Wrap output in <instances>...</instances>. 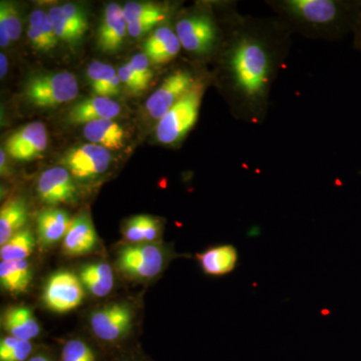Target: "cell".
I'll return each mask as SVG.
<instances>
[{
    "mask_svg": "<svg viewBox=\"0 0 361 361\" xmlns=\"http://www.w3.org/2000/svg\"><path fill=\"white\" fill-rule=\"evenodd\" d=\"M293 32L276 16H236L224 54L226 85L237 118L262 125Z\"/></svg>",
    "mask_w": 361,
    "mask_h": 361,
    "instance_id": "6da1fadb",
    "label": "cell"
},
{
    "mask_svg": "<svg viewBox=\"0 0 361 361\" xmlns=\"http://www.w3.org/2000/svg\"><path fill=\"white\" fill-rule=\"evenodd\" d=\"M266 4L292 32L310 39H343L353 35L361 20V1L355 0H270Z\"/></svg>",
    "mask_w": 361,
    "mask_h": 361,
    "instance_id": "7a4b0ae2",
    "label": "cell"
},
{
    "mask_svg": "<svg viewBox=\"0 0 361 361\" xmlns=\"http://www.w3.org/2000/svg\"><path fill=\"white\" fill-rule=\"evenodd\" d=\"M205 89L206 82L202 80L159 121L156 128L159 142L176 145L184 140L198 121Z\"/></svg>",
    "mask_w": 361,
    "mask_h": 361,
    "instance_id": "3957f363",
    "label": "cell"
},
{
    "mask_svg": "<svg viewBox=\"0 0 361 361\" xmlns=\"http://www.w3.org/2000/svg\"><path fill=\"white\" fill-rule=\"evenodd\" d=\"M80 92L77 78L68 71L37 73L25 85V94L39 108H54L68 103Z\"/></svg>",
    "mask_w": 361,
    "mask_h": 361,
    "instance_id": "277c9868",
    "label": "cell"
},
{
    "mask_svg": "<svg viewBox=\"0 0 361 361\" xmlns=\"http://www.w3.org/2000/svg\"><path fill=\"white\" fill-rule=\"evenodd\" d=\"M175 30L183 49L194 56H209L219 44V27L215 18L206 11L183 16L176 23Z\"/></svg>",
    "mask_w": 361,
    "mask_h": 361,
    "instance_id": "5b68a950",
    "label": "cell"
},
{
    "mask_svg": "<svg viewBox=\"0 0 361 361\" xmlns=\"http://www.w3.org/2000/svg\"><path fill=\"white\" fill-rule=\"evenodd\" d=\"M168 261L165 249L155 243L129 244L118 251V269L135 279L149 280L163 272Z\"/></svg>",
    "mask_w": 361,
    "mask_h": 361,
    "instance_id": "8992f818",
    "label": "cell"
},
{
    "mask_svg": "<svg viewBox=\"0 0 361 361\" xmlns=\"http://www.w3.org/2000/svg\"><path fill=\"white\" fill-rule=\"evenodd\" d=\"M202 80L188 68H180L165 78L158 90L147 99L146 110L154 120L160 121L183 97Z\"/></svg>",
    "mask_w": 361,
    "mask_h": 361,
    "instance_id": "52a82bcc",
    "label": "cell"
},
{
    "mask_svg": "<svg viewBox=\"0 0 361 361\" xmlns=\"http://www.w3.org/2000/svg\"><path fill=\"white\" fill-rule=\"evenodd\" d=\"M111 154L94 144H84L66 151L63 164L75 180H87L104 174L110 167Z\"/></svg>",
    "mask_w": 361,
    "mask_h": 361,
    "instance_id": "ba28073f",
    "label": "cell"
},
{
    "mask_svg": "<svg viewBox=\"0 0 361 361\" xmlns=\"http://www.w3.org/2000/svg\"><path fill=\"white\" fill-rule=\"evenodd\" d=\"M84 295L82 281L73 273L59 271L47 280L42 299L49 310L66 313L80 306Z\"/></svg>",
    "mask_w": 361,
    "mask_h": 361,
    "instance_id": "9c48e42d",
    "label": "cell"
},
{
    "mask_svg": "<svg viewBox=\"0 0 361 361\" xmlns=\"http://www.w3.org/2000/svg\"><path fill=\"white\" fill-rule=\"evenodd\" d=\"M133 318L134 314L127 304H110L90 315V329L97 339L113 344L127 336L132 327Z\"/></svg>",
    "mask_w": 361,
    "mask_h": 361,
    "instance_id": "30bf717a",
    "label": "cell"
},
{
    "mask_svg": "<svg viewBox=\"0 0 361 361\" xmlns=\"http://www.w3.org/2000/svg\"><path fill=\"white\" fill-rule=\"evenodd\" d=\"M37 193L42 203L58 206L77 201L78 190L75 178L68 169L54 167L44 170L40 174Z\"/></svg>",
    "mask_w": 361,
    "mask_h": 361,
    "instance_id": "8fae6325",
    "label": "cell"
},
{
    "mask_svg": "<svg viewBox=\"0 0 361 361\" xmlns=\"http://www.w3.org/2000/svg\"><path fill=\"white\" fill-rule=\"evenodd\" d=\"M49 144L47 127L44 123H26L14 132L6 142V151L16 161H32L44 154Z\"/></svg>",
    "mask_w": 361,
    "mask_h": 361,
    "instance_id": "7c38bea8",
    "label": "cell"
},
{
    "mask_svg": "<svg viewBox=\"0 0 361 361\" xmlns=\"http://www.w3.org/2000/svg\"><path fill=\"white\" fill-rule=\"evenodd\" d=\"M128 33V23L120 4H110L104 8L97 30V45L106 54L120 51Z\"/></svg>",
    "mask_w": 361,
    "mask_h": 361,
    "instance_id": "4fadbf2b",
    "label": "cell"
},
{
    "mask_svg": "<svg viewBox=\"0 0 361 361\" xmlns=\"http://www.w3.org/2000/svg\"><path fill=\"white\" fill-rule=\"evenodd\" d=\"M97 235L89 213L82 212L71 220L63 238V252L68 256H82L94 250Z\"/></svg>",
    "mask_w": 361,
    "mask_h": 361,
    "instance_id": "5bb4252c",
    "label": "cell"
},
{
    "mask_svg": "<svg viewBox=\"0 0 361 361\" xmlns=\"http://www.w3.org/2000/svg\"><path fill=\"white\" fill-rule=\"evenodd\" d=\"M120 104L106 97H92L82 99L71 109L68 118L71 123L85 125L94 121L113 120L120 116Z\"/></svg>",
    "mask_w": 361,
    "mask_h": 361,
    "instance_id": "9a60e30c",
    "label": "cell"
},
{
    "mask_svg": "<svg viewBox=\"0 0 361 361\" xmlns=\"http://www.w3.org/2000/svg\"><path fill=\"white\" fill-rule=\"evenodd\" d=\"M70 214L63 209L47 208L37 218V235L42 247H49L65 238L71 223Z\"/></svg>",
    "mask_w": 361,
    "mask_h": 361,
    "instance_id": "2e32d148",
    "label": "cell"
},
{
    "mask_svg": "<svg viewBox=\"0 0 361 361\" xmlns=\"http://www.w3.org/2000/svg\"><path fill=\"white\" fill-rule=\"evenodd\" d=\"M2 326L9 336L30 341L40 334L39 323L32 311L25 306L7 308L2 315Z\"/></svg>",
    "mask_w": 361,
    "mask_h": 361,
    "instance_id": "e0dca14e",
    "label": "cell"
},
{
    "mask_svg": "<svg viewBox=\"0 0 361 361\" xmlns=\"http://www.w3.org/2000/svg\"><path fill=\"white\" fill-rule=\"evenodd\" d=\"M202 270L210 276L229 274L238 264V251L233 245L210 247L196 255Z\"/></svg>",
    "mask_w": 361,
    "mask_h": 361,
    "instance_id": "ac0fdd59",
    "label": "cell"
},
{
    "mask_svg": "<svg viewBox=\"0 0 361 361\" xmlns=\"http://www.w3.org/2000/svg\"><path fill=\"white\" fill-rule=\"evenodd\" d=\"M82 134L92 144L99 145L109 151L121 149L125 145V130L122 126L113 120H99L85 123Z\"/></svg>",
    "mask_w": 361,
    "mask_h": 361,
    "instance_id": "d6986e66",
    "label": "cell"
},
{
    "mask_svg": "<svg viewBox=\"0 0 361 361\" xmlns=\"http://www.w3.org/2000/svg\"><path fill=\"white\" fill-rule=\"evenodd\" d=\"M32 279V271L27 259L1 261L0 282L4 290L11 294L25 293Z\"/></svg>",
    "mask_w": 361,
    "mask_h": 361,
    "instance_id": "ffe728a7",
    "label": "cell"
},
{
    "mask_svg": "<svg viewBox=\"0 0 361 361\" xmlns=\"http://www.w3.org/2000/svg\"><path fill=\"white\" fill-rule=\"evenodd\" d=\"M27 218V205L23 198L7 202L0 211V245H4L23 230Z\"/></svg>",
    "mask_w": 361,
    "mask_h": 361,
    "instance_id": "44dd1931",
    "label": "cell"
},
{
    "mask_svg": "<svg viewBox=\"0 0 361 361\" xmlns=\"http://www.w3.org/2000/svg\"><path fill=\"white\" fill-rule=\"evenodd\" d=\"M87 75L90 87L97 97H111L120 94L122 84L113 66L94 61L87 66Z\"/></svg>",
    "mask_w": 361,
    "mask_h": 361,
    "instance_id": "7402d4cb",
    "label": "cell"
},
{
    "mask_svg": "<svg viewBox=\"0 0 361 361\" xmlns=\"http://www.w3.org/2000/svg\"><path fill=\"white\" fill-rule=\"evenodd\" d=\"M80 281L94 296L104 297L114 288L113 269L108 263L97 262L84 266L80 273Z\"/></svg>",
    "mask_w": 361,
    "mask_h": 361,
    "instance_id": "603a6c76",
    "label": "cell"
},
{
    "mask_svg": "<svg viewBox=\"0 0 361 361\" xmlns=\"http://www.w3.org/2000/svg\"><path fill=\"white\" fill-rule=\"evenodd\" d=\"M35 247V235L30 228H25L0 248L1 261L26 260Z\"/></svg>",
    "mask_w": 361,
    "mask_h": 361,
    "instance_id": "cb8c5ba5",
    "label": "cell"
},
{
    "mask_svg": "<svg viewBox=\"0 0 361 361\" xmlns=\"http://www.w3.org/2000/svg\"><path fill=\"white\" fill-rule=\"evenodd\" d=\"M23 30L18 9L11 2H0V44L8 47L11 40L20 39Z\"/></svg>",
    "mask_w": 361,
    "mask_h": 361,
    "instance_id": "d4e9b609",
    "label": "cell"
},
{
    "mask_svg": "<svg viewBox=\"0 0 361 361\" xmlns=\"http://www.w3.org/2000/svg\"><path fill=\"white\" fill-rule=\"evenodd\" d=\"M167 13L165 7L152 2L130 1L123 6V14L128 23L145 18H158L165 20Z\"/></svg>",
    "mask_w": 361,
    "mask_h": 361,
    "instance_id": "484cf974",
    "label": "cell"
},
{
    "mask_svg": "<svg viewBox=\"0 0 361 361\" xmlns=\"http://www.w3.org/2000/svg\"><path fill=\"white\" fill-rule=\"evenodd\" d=\"M47 13H49L59 39L63 40L68 44H75L84 37V35L66 18L61 6L51 7Z\"/></svg>",
    "mask_w": 361,
    "mask_h": 361,
    "instance_id": "4316f807",
    "label": "cell"
},
{
    "mask_svg": "<svg viewBox=\"0 0 361 361\" xmlns=\"http://www.w3.org/2000/svg\"><path fill=\"white\" fill-rule=\"evenodd\" d=\"M61 361H99L96 350L80 338L66 342L61 351Z\"/></svg>",
    "mask_w": 361,
    "mask_h": 361,
    "instance_id": "83f0119b",
    "label": "cell"
},
{
    "mask_svg": "<svg viewBox=\"0 0 361 361\" xmlns=\"http://www.w3.org/2000/svg\"><path fill=\"white\" fill-rule=\"evenodd\" d=\"M30 25L35 28L42 35L51 49L56 47L59 39L56 37V32H54V25H52L49 13L40 11V9L33 11L32 13L30 14Z\"/></svg>",
    "mask_w": 361,
    "mask_h": 361,
    "instance_id": "f1b7e54d",
    "label": "cell"
},
{
    "mask_svg": "<svg viewBox=\"0 0 361 361\" xmlns=\"http://www.w3.org/2000/svg\"><path fill=\"white\" fill-rule=\"evenodd\" d=\"M176 35L169 26H160L158 30L152 33L144 44L145 54L148 59L163 49Z\"/></svg>",
    "mask_w": 361,
    "mask_h": 361,
    "instance_id": "f546056e",
    "label": "cell"
},
{
    "mask_svg": "<svg viewBox=\"0 0 361 361\" xmlns=\"http://www.w3.org/2000/svg\"><path fill=\"white\" fill-rule=\"evenodd\" d=\"M146 215L135 216L126 223L123 237L130 244L145 243Z\"/></svg>",
    "mask_w": 361,
    "mask_h": 361,
    "instance_id": "4dcf8cb0",
    "label": "cell"
},
{
    "mask_svg": "<svg viewBox=\"0 0 361 361\" xmlns=\"http://www.w3.org/2000/svg\"><path fill=\"white\" fill-rule=\"evenodd\" d=\"M33 355L32 342L18 339L7 353L0 355V361H27Z\"/></svg>",
    "mask_w": 361,
    "mask_h": 361,
    "instance_id": "1f68e13d",
    "label": "cell"
},
{
    "mask_svg": "<svg viewBox=\"0 0 361 361\" xmlns=\"http://www.w3.org/2000/svg\"><path fill=\"white\" fill-rule=\"evenodd\" d=\"M118 75L121 84L125 85L132 92H141L148 87L142 82L141 78L137 77L130 63H126L118 68Z\"/></svg>",
    "mask_w": 361,
    "mask_h": 361,
    "instance_id": "d6a6232c",
    "label": "cell"
},
{
    "mask_svg": "<svg viewBox=\"0 0 361 361\" xmlns=\"http://www.w3.org/2000/svg\"><path fill=\"white\" fill-rule=\"evenodd\" d=\"M61 9H63V13L66 18L73 23V26L78 28L82 35H85L89 28V21H87L85 11L77 4H63Z\"/></svg>",
    "mask_w": 361,
    "mask_h": 361,
    "instance_id": "836d02e7",
    "label": "cell"
},
{
    "mask_svg": "<svg viewBox=\"0 0 361 361\" xmlns=\"http://www.w3.org/2000/svg\"><path fill=\"white\" fill-rule=\"evenodd\" d=\"M180 47H182V45H180V40L178 39L177 35H176L163 49L157 51L154 56L149 59V61L158 63V65L167 63L169 61H173L179 54Z\"/></svg>",
    "mask_w": 361,
    "mask_h": 361,
    "instance_id": "e575fe53",
    "label": "cell"
},
{
    "mask_svg": "<svg viewBox=\"0 0 361 361\" xmlns=\"http://www.w3.org/2000/svg\"><path fill=\"white\" fill-rule=\"evenodd\" d=\"M130 65L132 66L137 77L141 78L142 82L148 87L153 78V71L149 68L148 56L142 54H135L130 59Z\"/></svg>",
    "mask_w": 361,
    "mask_h": 361,
    "instance_id": "d590c367",
    "label": "cell"
},
{
    "mask_svg": "<svg viewBox=\"0 0 361 361\" xmlns=\"http://www.w3.org/2000/svg\"><path fill=\"white\" fill-rule=\"evenodd\" d=\"M163 18H145V20L135 21V23H128V33L130 37H142V35L149 32L154 26L159 25Z\"/></svg>",
    "mask_w": 361,
    "mask_h": 361,
    "instance_id": "8d00e7d4",
    "label": "cell"
},
{
    "mask_svg": "<svg viewBox=\"0 0 361 361\" xmlns=\"http://www.w3.org/2000/svg\"><path fill=\"white\" fill-rule=\"evenodd\" d=\"M161 222L152 216L146 215L145 222V243H155L161 237Z\"/></svg>",
    "mask_w": 361,
    "mask_h": 361,
    "instance_id": "74e56055",
    "label": "cell"
},
{
    "mask_svg": "<svg viewBox=\"0 0 361 361\" xmlns=\"http://www.w3.org/2000/svg\"><path fill=\"white\" fill-rule=\"evenodd\" d=\"M27 37L28 39H30V44H32V47H35V49H37V51H51V47H49V45L45 42L44 37H42V35H40L35 28H33L32 26L30 25V27H28Z\"/></svg>",
    "mask_w": 361,
    "mask_h": 361,
    "instance_id": "f35d334b",
    "label": "cell"
},
{
    "mask_svg": "<svg viewBox=\"0 0 361 361\" xmlns=\"http://www.w3.org/2000/svg\"><path fill=\"white\" fill-rule=\"evenodd\" d=\"M27 361H56L54 357L49 353H44V351H37Z\"/></svg>",
    "mask_w": 361,
    "mask_h": 361,
    "instance_id": "ab89813d",
    "label": "cell"
},
{
    "mask_svg": "<svg viewBox=\"0 0 361 361\" xmlns=\"http://www.w3.org/2000/svg\"><path fill=\"white\" fill-rule=\"evenodd\" d=\"M353 45L358 51L361 52V20L353 32Z\"/></svg>",
    "mask_w": 361,
    "mask_h": 361,
    "instance_id": "60d3db41",
    "label": "cell"
},
{
    "mask_svg": "<svg viewBox=\"0 0 361 361\" xmlns=\"http://www.w3.org/2000/svg\"><path fill=\"white\" fill-rule=\"evenodd\" d=\"M7 68H8V61H7L6 56L4 54H0V75L4 78L6 75Z\"/></svg>",
    "mask_w": 361,
    "mask_h": 361,
    "instance_id": "b9f144b4",
    "label": "cell"
},
{
    "mask_svg": "<svg viewBox=\"0 0 361 361\" xmlns=\"http://www.w3.org/2000/svg\"><path fill=\"white\" fill-rule=\"evenodd\" d=\"M0 168H1V174H6V155L4 149L0 151Z\"/></svg>",
    "mask_w": 361,
    "mask_h": 361,
    "instance_id": "7bdbcfd3",
    "label": "cell"
},
{
    "mask_svg": "<svg viewBox=\"0 0 361 361\" xmlns=\"http://www.w3.org/2000/svg\"><path fill=\"white\" fill-rule=\"evenodd\" d=\"M122 361H142V360H133V358H130V360H123Z\"/></svg>",
    "mask_w": 361,
    "mask_h": 361,
    "instance_id": "ee69618b",
    "label": "cell"
}]
</instances>
